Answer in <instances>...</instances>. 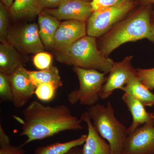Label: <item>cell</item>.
I'll use <instances>...</instances> for the list:
<instances>
[{"mask_svg": "<svg viewBox=\"0 0 154 154\" xmlns=\"http://www.w3.org/2000/svg\"><path fill=\"white\" fill-rule=\"evenodd\" d=\"M23 113L24 119L20 135L26 136L27 139L21 147L63 131L84 128L82 119L73 115L65 105L45 106L33 101L23 110Z\"/></svg>", "mask_w": 154, "mask_h": 154, "instance_id": "obj_1", "label": "cell"}, {"mask_svg": "<svg viewBox=\"0 0 154 154\" xmlns=\"http://www.w3.org/2000/svg\"><path fill=\"white\" fill-rule=\"evenodd\" d=\"M152 5H144L125 18L103 36L99 50L106 57L122 45L146 38L154 43Z\"/></svg>", "mask_w": 154, "mask_h": 154, "instance_id": "obj_2", "label": "cell"}, {"mask_svg": "<svg viewBox=\"0 0 154 154\" xmlns=\"http://www.w3.org/2000/svg\"><path fill=\"white\" fill-rule=\"evenodd\" d=\"M58 61L74 67L94 69L108 73L115 62L98 49L95 37L85 36L61 51H57Z\"/></svg>", "mask_w": 154, "mask_h": 154, "instance_id": "obj_3", "label": "cell"}, {"mask_svg": "<svg viewBox=\"0 0 154 154\" xmlns=\"http://www.w3.org/2000/svg\"><path fill=\"white\" fill-rule=\"evenodd\" d=\"M87 111L95 129L110 144L112 154H123L127 128L115 117L112 104L97 103Z\"/></svg>", "mask_w": 154, "mask_h": 154, "instance_id": "obj_4", "label": "cell"}, {"mask_svg": "<svg viewBox=\"0 0 154 154\" xmlns=\"http://www.w3.org/2000/svg\"><path fill=\"white\" fill-rule=\"evenodd\" d=\"M79 82V88L69 93V102L72 105L79 102L81 105L91 106L97 104L102 87L107 80L105 73L94 69L74 67Z\"/></svg>", "mask_w": 154, "mask_h": 154, "instance_id": "obj_5", "label": "cell"}, {"mask_svg": "<svg viewBox=\"0 0 154 154\" xmlns=\"http://www.w3.org/2000/svg\"><path fill=\"white\" fill-rule=\"evenodd\" d=\"M134 0L93 12L87 22V34L92 37L103 36L124 19L135 6Z\"/></svg>", "mask_w": 154, "mask_h": 154, "instance_id": "obj_6", "label": "cell"}, {"mask_svg": "<svg viewBox=\"0 0 154 154\" xmlns=\"http://www.w3.org/2000/svg\"><path fill=\"white\" fill-rule=\"evenodd\" d=\"M8 42L23 53L36 54L45 51L38 32V26L35 23L28 24L9 32Z\"/></svg>", "mask_w": 154, "mask_h": 154, "instance_id": "obj_7", "label": "cell"}, {"mask_svg": "<svg viewBox=\"0 0 154 154\" xmlns=\"http://www.w3.org/2000/svg\"><path fill=\"white\" fill-rule=\"evenodd\" d=\"M132 58V56L127 57L121 61L115 63L102 87L100 99H107L116 90H122L131 78L136 75V69L131 64Z\"/></svg>", "mask_w": 154, "mask_h": 154, "instance_id": "obj_8", "label": "cell"}, {"mask_svg": "<svg viewBox=\"0 0 154 154\" xmlns=\"http://www.w3.org/2000/svg\"><path fill=\"white\" fill-rule=\"evenodd\" d=\"M123 154H154V120L128 135Z\"/></svg>", "mask_w": 154, "mask_h": 154, "instance_id": "obj_9", "label": "cell"}, {"mask_svg": "<svg viewBox=\"0 0 154 154\" xmlns=\"http://www.w3.org/2000/svg\"><path fill=\"white\" fill-rule=\"evenodd\" d=\"M9 78L13 92L12 103L15 107L21 108L33 97L36 87L22 64L9 75Z\"/></svg>", "mask_w": 154, "mask_h": 154, "instance_id": "obj_10", "label": "cell"}, {"mask_svg": "<svg viewBox=\"0 0 154 154\" xmlns=\"http://www.w3.org/2000/svg\"><path fill=\"white\" fill-rule=\"evenodd\" d=\"M43 11L60 20L86 22L93 13L91 2L86 0H64L57 8L44 9Z\"/></svg>", "mask_w": 154, "mask_h": 154, "instance_id": "obj_11", "label": "cell"}, {"mask_svg": "<svg viewBox=\"0 0 154 154\" xmlns=\"http://www.w3.org/2000/svg\"><path fill=\"white\" fill-rule=\"evenodd\" d=\"M87 34L86 22L78 20H66L62 22L56 32L54 48L61 51Z\"/></svg>", "mask_w": 154, "mask_h": 154, "instance_id": "obj_12", "label": "cell"}, {"mask_svg": "<svg viewBox=\"0 0 154 154\" xmlns=\"http://www.w3.org/2000/svg\"><path fill=\"white\" fill-rule=\"evenodd\" d=\"M80 119L88 126V133L82 148L83 154H112L111 147L100 136L94 128L87 111L81 115Z\"/></svg>", "mask_w": 154, "mask_h": 154, "instance_id": "obj_13", "label": "cell"}, {"mask_svg": "<svg viewBox=\"0 0 154 154\" xmlns=\"http://www.w3.org/2000/svg\"><path fill=\"white\" fill-rule=\"evenodd\" d=\"M122 99L132 116V123L127 128L128 135L133 132L142 125L154 120V113L147 112L145 107L133 96L125 93L122 96Z\"/></svg>", "mask_w": 154, "mask_h": 154, "instance_id": "obj_14", "label": "cell"}, {"mask_svg": "<svg viewBox=\"0 0 154 154\" xmlns=\"http://www.w3.org/2000/svg\"><path fill=\"white\" fill-rule=\"evenodd\" d=\"M59 20L43 11L38 15L39 36L44 46L48 49L54 48V36L60 24Z\"/></svg>", "mask_w": 154, "mask_h": 154, "instance_id": "obj_15", "label": "cell"}, {"mask_svg": "<svg viewBox=\"0 0 154 154\" xmlns=\"http://www.w3.org/2000/svg\"><path fill=\"white\" fill-rule=\"evenodd\" d=\"M122 90L133 96L145 107L154 106V94L141 82L136 75L131 78Z\"/></svg>", "mask_w": 154, "mask_h": 154, "instance_id": "obj_16", "label": "cell"}, {"mask_svg": "<svg viewBox=\"0 0 154 154\" xmlns=\"http://www.w3.org/2000/svg\"><path fill=\"white\" fill-rule=\"evenodd\" d=\"M22 65L17 50L8 42L0 45V72L8 75Z\"/></svg>", "mask_w": 154, "mask_h": 154, "instance_id": "obj_17", "label": "cell"}, {"mask_svg": "<svg viewBox=\"0 0 154 154\" xmlns=\"http://www.w3.org/2000/svg\"><path fill=\"white\" fill-rule=\"evenodd\" d=\"M43 11L38 0H14L10 14L14 19L33 18Z\"/></svg>", "mask_w": 154, "mask_h": 154, "instance_id": "obj_18", "label": "cell"}, {"mask_svg": "<svg viewBox=\"0 0 154 154\" xmlns=\"http://www.w3.org/2000/svg\"><path fill=\"white\" fill-rule=\"evenodd\" d=\"M87 137V134H83L76 139L66 142L39 146L35 150L34 154H66L74 148L84 145Z\"/></svg>", "mask_w": 154, "mask_h": 154, "instance_id": "obj_19", "label": "cell"}, {"mask_svg": "<svg viewBox=\"0 0 154 154\" xmlns=\"http://www.w3.org/2000/svg\"><path fill=\"white\" fill-rule=\"evenodd\" d=\"M28 73L32 83L36 88L41 84L46 83H53L58 88L63 85L58 69L53 65L47 69L28 70Z\"/></svg>", "mask_w": 154, "mask_h": 154, "instance_id": "obj_20", "label": "cell"}, {"mask_svg": "<svg viewBox=\"0 0 154 154\" xmlns=\"http://www.w3.org/2000/svg\"><path fill=\"white\" fill-rule=\"evenodd\" d=\"M22 147L15 146L11 143L10 138L2 125H0V154H25Z\"/></svg>", "mask_w": 154, "mask_h": 154, "instance_id": "obj_21", "label": "cell"}, {"mask_svg": "<svg viewBox=\"0 0 154 154\" xmlns=\"http://www.w3.org/2000/svg\"><path fill=\"white\" fill-rule=\"evenodd\" d=\"M58 88L53 83H44L36 87L34 94L40 101L48 102L54 99Z\"/></svg>", "mask_w": 154, "mask_h": 154, "instance_id": "obj_22", "label": "cell"}, {"mask_svg": "<svg viewBox=\"0 0 154 154\" xmlns=\"http://www.w3.org/2000/svg\"><path fill=\"white\" fill-rule=\"evenodd\" d=\"M8 9L4 4L0 3V41L2 43L8 42L9 23Z\"/></svg>", "mask_w": 154, "mask_h": 154, "instance_id": "obj_23", "label": "cell"}, {"mask_svg": "<svg viewBox=\"0 0 154 154\" xmlns=\"http://www.w3.org/2000/svg\"><path fill=\"white\" fill-rule=\"evenodd\" d=\"M0 99L2 102L11 101L13 92L9 75L0 72Z\"/></svg>", "mask_w": 154, "mask_h": 154, "instance_id": "obj_24", "label": "cell"}, {"mask_svg": "<svg viewBox=\"0 0 154 154\" xmlns=\"http://www.w3.org/2000/svg\"><path fill=\"white\" fill-rule=\"evenodd\" d=\"M136 75L141 82L150 91L154 89V68L136 69Z\"/></svg>", "mask_w": 154, "mask_h": 154, "instance_id": "obj_25", "label": "cell"}, {"mask_svg": "<svg viewBox=\"0 0 154 154\" xmlns=\"http://www.w3.org/2000/svg\"><path fill=\"white\" fill-rule=\"evenodd\" d=\"M33 63L40 70L47 69L52 66V56L44 51L38 53L33 57Z\"/></svg>", "mask_w": 154, "mask_h": 154, "instance_id": "obj_26", "label": "cell"}, {"mask_svg": "<svg viewBox=\"0 0 154 154\" xmlns=\"http://www.w3.org/2000/svg\"><path fill=\"white\" fill-rule=\"evenodd\" d=\"M131 0H92L91 4L93 12L119 5Z\"/></svg>", "mask_w": 154, "mask_h": 154, "instance_id": "obj_27", "label": "cell"}, {"mask_svg": "<svg viewBox=\"0 0 154 154\" xmlns=\"http://www.w3.org/2000/svg\"><path fill=\"white\" fill-rule=\"evenodd\" d=\"M63 1L64 0H38L43 10L57 8Z\"/></svg>", "mask_w": 154, "mask_h": 154, "instance_id": "obj_28", "label": "cell"}, {"mask_svg": "<svg viewBox=\"0 0 154 154\" xmlns=\"http://www.w3.org/2000/svg\"><path fill=\"white\" fill-rule=\"evenodd\" d=\"M66 154H83L82 149L80 148L79 146L76 147Z\"/></svg>", "mask_w": 154, "mask_h": 154, "instance_id": "obj_29", "label": "cell"}, {"mask_svg": "<svg viewBox=\"0 0 154 154\" xmlns=\"http://www.w3.org/2000/svg\"><path fill=\"white\" fill-rule=\"evenodd\" d=\"M2 3L4 4L5 6L8 8L10 9L14 3V0H1Z\"/></svg>", "mask_w": 154, "mask_h": 154, "instance_id": "obj_30", "label": "cell"}, {"mask_svg": "<svg viewBox=\"0 0 154 154\" xmlns=\"http://www.w3.org/2000/svg\"><path fill=\"white\" fill-rule=\"evenodd\" d=\"M144 5H152L154 4V0H141Z\"/></svg>", "mask_w": 154, "mask_h": 154, "instance_id": "obj_31", "label": "cell"}, {"mask_svg": "<svg viewBox=\"0 0 154 154\" xmlns=\"http://www.w3.org/2000/svg\"><path fill=\"white\" fill-rule=\"evenodd\" d=\"M152 22H154V11H153L152 14Z\"/></svg>", "mask_w": 154, "mask_h": 154, "instance_id": "obj_32", "label": "cell"}, {"mask_svg": "<svg viewBox=\"0 0 154 154\" xmlns=\"http://www.w3.org/2000/svg\"><path fill=\"white\" fill-rule=\"evenodd\" d=\"M152 25L153 28L154 30V22H152Z\"/></svg>", "mask_w": 154, "mask_h": 154, "instance_id": "obj_33", "label": "cell"}]
</instances>
